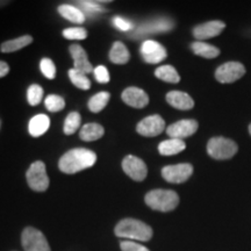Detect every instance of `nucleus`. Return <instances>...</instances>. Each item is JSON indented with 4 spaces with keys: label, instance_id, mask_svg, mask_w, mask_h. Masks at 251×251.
Masks as SVG:
<instances>
[{
    "label": "nucleus",
    "instance_id": "nucleus-1",
    "mask_svg": "<svg viewBox=\"0 0 251 251\" xmlns=\"http://www.w3.org/2000/svg\"><path fill=\"white\" fill-rule=\"evenodd\" d=\"M97 162V155L92 150L76 148L69 150L58 162L59 170L67 175H74L89 169Z\"/></svg>",
    "mask_w": 251,
    "mask_h": 251
},
{
    "label": "nucleus",
    "instance_id": "nucleus-2",
    "mask_svg": "<svg viewBox=\"0 0 251 251\" xmlns=\"http://www.w3.org/2000/svg\"><path fill=\"white\" fill-rule=\"evenodd\" d=\"M114 233L118 237L127 238L128 241L148 242L152 237V229L144 222L136 219H124L115 226Z\"/></svg>",
    "mask_w": 251,
    "mask_h": 251
},
{
    "label": "nucleus",
    "instance_id": "nucleus-3",
    "mask_svg": "<svg viewBox=\"0 0 251 251\" xmlns=\"http://www.w3.org/2000/svg\"><path fill=\"white\" fill-rule=\"evenodd\" d=\"M144 201L153 211L166 213L176 209L179 197L172 190H152L146 194Z\"/></svg>",
    "mask_w": 251,
    "mask_h": 251
},
{
    "label": "nucleus",
    "instance_id": "nucleus-4",
    "mask_svg": "<svg viewBox=\"0 0 251 251\" xmlns=\"http://www.w3.org/2000/svg\"><path fill=\"white\" fill-rule=\"evenodd\" d=\"M237 144L226 137H213L207 143V152L214 159H229L237 152Z\"/></svg>",
    "mask_w": 251,
    "mask_h": 251
},
{
    "label": "nucleus",
    "instance_id": "nucleus-5",
    "mask_svg": "<svg viewBox=\"0 0 251 251\" xmlns=\"http://www.w3.org/2000/svg\"><path fill=\"white\" fill-rule=\"evenodd\" d=\"M26 179L28 186L35 192H45L48 190L49 177L47 175L45 163L42 161L34 162L26 172Z\"/></svg>",
    "mask_w": 251,
    "mask_h": 251
},
{
    "label": "nucleus",
    "instance_id": "nucleus-6",
    "mask_svg": "<svg viewBox=\"0 0 251 251\" xmlns=\"http://www.w3.org/2000/svg\"><path fill=\"white\" fill-rule=\"evenodd\" d=\"M21 244L25 251H51L43 233L33 227L24 229L21 234Z\"/></svg>",
    "mask_w": 251,
    "mask_h": 251
},
{
    "label": "nucleus",
    "instance_id": "nucleus-7",
    "mask_svg": "<svg viewBox=\"0 0 251 251\" xmlns=\"http://www.w3.org/2000/svg\"><path fill=\"white\" fill-rule=\"evenodd\" d=\"M193 174V166L188 163L168 165L162 169V177L172 184H180L186 181Z\"/></svg>",
    "mask_w": 251,
    "mask_h": 251
},
{
    "label": "nucleus",
    "instance_id": "nucleus-8",
    "mask_svg": "<svg viewBox=\"0 0 251 251\" xmlns=\"http://www.w3.org/2000/svg\"><path fill=\"white\" fill-rule=\"evenodd\" d=\"M175 23L169 18H158L152 21H148L141 25L134 30L135 37H142L147 35H151V34H159L164 33V31H170L174 29Z\"/></svg>",
    "mask_w": 251,
    "mask_h": 251
},
{
    "label": "nucleus",
    "instance_id": "nucleus-9",
    "mask_svg": "<svg viewBox=\"0 0 251 251\" xmlns=\"http://www.w3.org/2000/svg\"><path fill=\"white\" fill-rule=\"evenodd\" d=\"M246 74V68L238 62H228L219 67L215 71V78L220 83H234Z\"/></svg>",
    "mask_w": 251,
    "mask_h": 251
},
{
    "label": "nucleus",
    "instance_id": "nucleus-10",
    "mask_svg": "<svg viewBox=\"0 0 251 251\" xmlns=\"http://www.w3.org/2000/svg\"><path fill=\"white\" fill-rule=\"evenodd\" d=\"M122 169H124L125 174L135 181L144 180L148 175V168H147L146 163L134 155L125 157L122 161Z\"/></svg>",
    "mask_w": 251,
    "mask_h": 251
},
{
    "label": "nucleus",
    "instance_id": "nucleus-11",
    "mask_svg": "<svg viewBox=\"0 0 251 251\" xmlns=\"http://www.w3.org/2000/svg\"><path fill=\"white\" fill-rule=\"evenodd\" d=\"M141 55L144 62L149 64H157L166 58L168 52L161 43L152 40H147L141 46Z\"/></svg>",
    "mask_w": 251,
    "mask_h": 251
},
{
    "label": "nucleus",
    "instance_id": "nucleus-12",
    "mask_svg": "<svg viewBox=\"0 0 251 251\" xmlns=\"http://www.w3.org/2000/svg\"><path fill=\"white\" fill-rule=\"evenodd\" d=\"M165 129V121L159 115H150L144 118L136 126V131L146 137H153L163 133Z\"/></svg>",
    "mask_w": 251,
    "mask_h": 251
},
{
    "label": "nucleus",
    "instance_id": "nucleus-13",
    "mask_svg": "<svg viewBox=\"0 0 251 251\" xmlns=\"http://www.w3.org/2000/svg\"><path fill=\"white\" fill-rule=\"evenodd\" d=\"M198 130V122L196 120H180L176 124H172L166 128V133L171 139L183 140L185 137L191 136Z\"/></svg>",
    "mask_w": 251,
    "mask_h": 251
},
{
    "label": "nucleus",
    "instance_id": "nucleus-14",
    "mask_svg": "<svg viewBox=\"0 0 251 251\" xmlns=\"http://www.w3.org/2000/svg\"><path fill=\"white\" fill-rule=\"evenodd\" d=\"M125 103L134 108H143L149 103L148 94L139 87H128L121 94Z\"/></svg>",
    "mask_w": 251,
    "mask_h": 251
},
{
    "label": "nucleus",
    "instance_id": "nucleus-15",
    "mask_svg": "<svg viewBox=\"0 0 251 251\" xmlns=\"http://www.w3.org/2000/svg\"><path fill=\"white\" fill-rule=\"evenodd\" d=\"M226 24L222 21H208L193 28V35L197 40L202 41L220 35L225 29Z\"/></svg>",
    "mask_w": 251,
    "mask_h": 251
},
{
    "label": "nucleus",
    "instance_id": "nucleus-16",
    "mask_svg": "<svg viewBox=\"0 0 251 251\" xmlns=\"http://www.w3.org/2000/svg\"><path fill=\"white\" fill-rule=\"evenodd\" d=\"M69 50H70V54L72 56V58H74V69H76V70L83 72V74L85 75L91 74V72L94 70L83 47L79 45H71Z\"/></svg>",
    "mask_w": 251,
    "mask_h": 251
},
{
    "label": "nucleus",
    "instance_id": "nucleus-17",
    "mask_svg": "<svg viewBox=\"0 0 251 251\" xmlns=\"http://www.w3.org/2000/svg\"><path fill=\"white\" fill-rule=\"evenodd\" d=\"M166 101L170 103L172 107L180 109V111H188L194 107L193 99L187 93L181 92V91L169 92L166 94Z\"/></svg>",
    "mask_w": 251,
    "mask_h": 251
},
{
    "label": "nucleus",
    "instance_id": "nucleus-18",
    "mask_svg": "<svg viewBox=\"0 0 251 251\" xmlns=\"http://www.w3.org/2000/svg\"><path fill=\"white\" fill-rule=\"evenodd\" d=\"M50 127V119L46 114H37L30 119L28 125V131L33 137H39L43 135Z\"/></svg>",
    "mask_w": 251,
    "mask_h": 251
},
{
    "label": "nucleus",
    "instance_id": "nucleus-19",
    "mask_svg": "<svg viewBox=\"0 0 251 251\" xmlns=\"http://www.w3.org/2000/svg\"><path fill=\"white\" fill-rule=\"evenodd\" d=\"M31 42H33V37L30 35H23L20 37H17V39L8 40L2 42L1 45H0V51L4 52V54L19 51V50L25 48V47L29 46Z\"/></svg>",
    "mask_w": 251,
    "mask_h": 251
},
{
    "label": "nucleus",
    "instance_id": "nucleus-20",
    "mask_svg": "<svg viewBox=\"0 0 251 251\" xmlns=\"http://www.w3.org/2000/svg\"><path fill=\"white\" fill-rule=\"evenodd\" d=\"M185 148H186V144L183 140L170 139L159 143L158 151L163 156H172L181 152L185 150Z\"/></svg>",
    "mask_w": 251,
    "mask_h": 251
},
{
    "label": "nucleus",
    "instance_id": "nucleus-21",
    "mask_svg": "<svg viewBox=\"0 0 251 251\" xmlns=\"http://www.w3.org/2000/svg\"><path fill=\"white\" fill-rule=\"evenodd\" d=\"M130 54L128 51L127 47L120 41L113 43L111 51H109V59L114 64H126V63L129 62Z\"/></svg>",
    "mask_w": 251,
    "mask_h": 251
},
{
    "label": "nucleus",
    "instance_id": "nucleus-22",
    "mask_svg": "<svg viewBox=\"0 0 251 251\" xmlns=\"http://www.w3.org/2000/svg\"><path fill=\"white\" fill-rule=\"evenodd\" d=\"M105 133V129L101 125L99 124H86L83 126L80 129L79 137L80 140L85 141V142H92L101 139Z\"/></svg>",
    "mask_w": 251,
    "mask_h": 251
},
{
    "label": "nucleus",
    "instance_id": "nucleus-23",
    "mask_svg": "<svg viewBox=\"0 0 251 251\" xmlns=\"http://www.w3.org/2000/svg\"><path fill=\"white\" fill-rule=\"evenodd\" d=\"M57 11L63 18H65L67 20L71 21V23L83 24L84 21H85V15L83 14V12L74 5H68V4L59 5Z\"/></svg>",
    "mask_w": 251,
    "mask_h": 251
},
{
    "label": "nucleus",
    "instance_id": "nucleus-24",
    "mask_svg": "<svg viewBox=\"0 0 251 251\" xmlns=\"http://www.w3.org/2000/svg\"><path fill=\"white\" fill-rule=\"evenodd\" d=\"M191 49H192L194 54L198 56H201L203 58L211 59V58L218 57L220 55V50L216 48V47L208 45V43H205V42H200V41H198V42H193L192 45H191Z\"/></svg>",
    "mask_w": 251,
    "mask_h": 251
},
{
    "label": "nucleus",
    "instance_id": "nucleus-25",
    "mask_svg": "<svg viewBox=\"0 0 251 251\" xmlns=\"http://www.w3.org/2000/svg\"><path fill=\"white\" fill-rule=\"evenodd\" d=\"M106 2H109V1H92V0H81V1H77V4L79 5V8L81 12H83V14L85 15H89V17H96V15L98 14H101L103 12H106V9L101 7V5L100 4H106Z\"/></svg>",
    "mask_w": 251,
    "mask_h": 251
},
{
    "label": "nucleus",
    "instance_id": "nucleus-26",
    "mask_svg": "<svg viewBox=\"0 0 251 251\" xmlns=\"http://www.w3.org/2000/svg\"><path fill=\"white\" fill-rule=\"evenodd\" d=\"M155 76L163 81L171 84H177L180 81V76L178 75L177 70L171 65H163L156 69Z\"/></svg>",
    "mask_w": 251,
    "mask_h": 251
},
{
    "label": "nucleus",
    "instance_id": "nucleus-27",
    "mask_svg": "<svg viewBox=\"0 0 251 251\" xmlns=\"http://www.w3.org/2000/svg\"><path fill=\"white\" fill-rule=\"evenodd\" d=\"M109 99H111V94L106 92V91L94 94L92 98L89 100V109L92 113L101 112L107 106Z\"/></svg>",
    "mask_w": 251,
    "mask_h": 251
},
{
    "label": "nucleus",
    "instance_id": "nucleus-28",
    "mask_svg": "<svg viewBox=\"0 0 251 251\" xmlns=\"http://www.w3.org/2000/svg\"><path fill=\"white\" fill-rule=\"evenodd\" d=\"M69 78H70L71 83L78 87V89L86 91L91 87V80L87 78L86 75L76 70V69H70L69 70Z\"/></svg>",
    "mask_w": 251,
    "mask_h": 251
},
{
    "label": "nucleus",
    "instance_id": "nucleus-29",
    "mask_svg": "<svg viewBox=\"0 0 251 251\" xmlns=\"http://www.w3.org/2000/svg\"><path fill=\"white\" fill-rule=\"evenodd\" d=\"M80 124H81V117L79 113L71 112L64 121V127H63L64 134L65 135L75 134L78 129H79Z\"/></svg>",
    "mask_w": 251,
    "mask_h": 251
},
{
    "label": "nucleus",
    "instance_id": "nucleus-30",
    "mask_svg": "<svg viewBox=\"0 0 251 251\" xmlns=\"http://www.w3.org/2000/svg\"><path fill=\"white\" fill-rule=\"evenodd\" d=\"M43 98V89L37 84H33L28 87L27 91V100L30 106H36L42 101Z\"/></svg>",
    "mask_w": 251,
    "mask_h": 251
},
{
    "label": "nucleus",
    "instance_id": "nucleus-31",
    "mask_svg": "<svg viewBox=\"0 0 251 251\" xmlns=\"http://www.w3.org/2000/svg\"><path fill=\"white\" fill-rule=\"evenodd\" d=\"M46 108L48 109L49 112H59L62 111L63 108L65 107V101L62 97L56 96V94H50L45 100Z\"/></svg>",
    "mask_w": 251,
    "mask_h": 251
},
{
    "label": "nucleus",
    "instance_id": "nucleus-32",
    "mask_svg": "<svg viewBox=\"0 0 251 251\" xmlns=\"http://www.w3.org/2000/svg\"><path fill=\"white\" fill-rule=\"evenodd\" d=\"M63 36L68 40H85L87 37V31L85 28L83 27H74V28H67L63 30Z\"/></svg>",
    "mask_w": 251,
    "mask_h": 251
},
{
    "label": "nucleus",
    "instance_id": "nucleus-33",
    "mask_svg": "<svg viewBox=\"0 0 251 251\" xmlns=\"http://www.w3.org/2000/svg\"><path fill=\"white\" fill-rule=\"evenodd\" d=\"M40 69L47 79H54L56 77V67L50 58H42L40 63Z\"/></svg>",
    "mask_w": 251,
    "mask_h": 251
},
{
    "label": "nucleus",
    "instance_id": "nucleus-34",
    "mask_svg": "<svg viewBox=\"0 0 251 251\" xmlns=\"http://www.w3.org/2000/svg\"><path fill=\"white\" fill-rule=\"evenodd\" d=\"M94 77H96V80L100 84H107L111 80V77H109V72L107 68L103 67V65H99L93 70Z\"/></svg>",
    "mask_w": 251,
    "mask_h": 251
},
{
    "label": "nucleus",
    "instance_id": "nucleus-35",
    "mask_svg": "<svg viewBox=\"0 0 251 251\" xmlns=\"http://www.w3.org/2000/svg\"><path fill=\"white\" fill-rule=\"evenodd\" d=\"M120 248L122 251H150L148 248L141 246V244L134 242V241H121Z\"/></svg>",
    "mask_w": 251,
    "mask_h": 251
},
{
    "label": "nucleus",
    "instance_id": "nucleus-36",
    "mask_svg": "<svg viewBox=\"0 0 251 251\" xmlns=\"http://www.w3.org/2000/svg\"><path fill=\"white\" fill-rule=\"evenodd\" d=\"M113 25H114V26L117 27L118 29H120L121 31H128L131 29V27H133L129 21L126 20V19L121 18V17L113 18Z\"/></svg>",
    "mask_w": 251,
    "mask_h": 251
},
{
    "label": "nucleus",
    "instance_id": "nucleus-37",
    "mask_svg": "<svg viewBox=\"0 0 251 251\" xmlns=\"http://www.w3.org/2000/svg\"><path fill=\"white\" fill-rule=\"evenodd\" d=\"M9 65L4 61H0V78H4L8 75Z\"/></svg>",
    "mask_w": 251,
    "mask_h": 251
},
{
    "label": "nucleus",
    "instance_id": "nucleus-38",
    "mask_svg": "<svg viewBox=\"0 0 251 251\" xmlns=\"http://www.w3.org/2000/svg\"><path fill=\"white\" fill-rule=\"evenodd\" d=\"M11 4V1L9 0H0V8H4L6 6H8Z\"/></svg>",
    "mask_w": 251,
    "mask_h": 251
},
{
    "label": "nucleus",
    "instance_id": "nucleus-39",
    "mask_svg": "<svg viewBox=\"0 0 251 251\" xmlns=\"http://www.w3.org/2000/svg\"><path fill=\"white\" fill-rule=\"evenodd\" d=\"M249 131H250V135H251V125L249 126Z\"/></svg>",
    "mask_w": 251,
    "mask_h": 251
}]
</instances>
